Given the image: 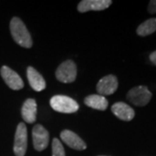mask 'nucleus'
<instances>
[{
    "instance_id": "obj_12",
    "label": "nucleus",
    "mask_w": 156,
    "mask_h": 156,
    "mask_svg": "<svg viewBox=\"0 0 156 156\" xmlns=\"http://www.w3.org/2000/svg\"><path fill=\"white\" fill-rule=\"evenodd\" d=\"M27 78L30 87L34 90L40 92L45 89L46 83L44 79L33 67L30 66L27 69Z\"/></svg>"
},
{
    "instance_id": "obj_13",
    "label": "nucleus",
    "mask_w": 156,
    "mask_h": 156,
    "mask_svg": "<svg viewBox=\"0 0 156 156\" xmlns=\"http://www.w3.org/2000/svg\"><path fill=\"white\" fill-rule=\"evenodd\" d=\"M37 102L34 99H27L22 107V117L24 122L33 123L37 119Z\"/></svg>"
},
{
    "instance_id": "obj_7",
    "label": "nucleus",
    "mask_w": 156,
    "mask_h": 156,
    "mask_svg": "<svg viewBox=\"0 0 156 156\" xmlns=\"http://www.w3.org/2000/svg\"><path fill=\"white\" fill-rule=\"evenodd\" d=\"M118 88V80L115 76L108 75L102 77L96 85V90L100 95H109L114 94Z\"/></svg>"
},
{
    "instance_id": "obj_1",
    "label": "nucleus",
    "mask_w": 156,
    "mask_h": 156,
    "mask_svg": "<svg viewBox=\"0 0 156 156\" xmlns=\"http://www.w3.org/2000/svg\"><path fill=\"white\" fill-rule=\"evenodd\" d=\"M10 29L11 36L17 44L23 48H30L32 46L30 34L20 18L13 17L11 21Z\"/></svg>"
},
{
    "instance_id": "obj_15",
    "label": "nucleus",
    "mask_w": 156,
    "mask_h": 156,
    "mask_svg": "<svg viewBox=\"0 0 156 156\" xmlns=\"http://www.w3.org/2000/svg\"><path fill=\"white\" fill-rule=\"evenodd\" d=\"M156 31V18H150L146 20L137 28L136 32L140 37H147Z\"/></svg>"
},
{
    "instance_id": "obj_2",
    "label": "nucleus",
    "mask_w": 156,
    "mask_h": 156,
    "mask_svg": "<svg viewBox=\"0 0 156 156\" xmlns=\"http://www.w3.org/2000/svg\"><path fill=\"white\" fill-rule=\"evenodd\" d=\"M51 108L55 111L64 113V114H72L79 109V105L72 98L66 95H55L50 101Z\"/></svg>"
},
{
    "instance_id": "obj_17",
    "label": "nucleus",
    "mask_w": 156,
    "mask_h": 156,
    "mask_svg": "<svg viewBox=\"0 0 156 156\" xmlns=\"http://www.w3.org/2000/svg\"><path fill=\"white\" fill-rule=\"evenodd\" d=\"M147 11L150 14H155L156 13V0H151L148 5Z\"/></svg>"
},
{
    "instance_id": "obj_16",
    "label": "nucleus",
    "mask_w": 156,
    "mask_h": 156,
    "mask_svg": "<svg viewBox=\"0 0 156 156\" xmlns=\"http://www.w3.org/2000/svg\"><path fill=\"white\" fill-rule=\"evenodd\" d=\"M52 156H65L64 148L60 140L56 138L52 140Z\"/></svg>"
},
{
    "instance_id": "obj_11",
    "label": "nucleus",
    "mask_w": 156,
    "mask_h": 156,
    "mask_svg": "<svg viewBox=\"0 0 156 156\" xmlns=\"http://www.w3.org/2000/svg\"><path fill=\"white\" fill-rule=\"evenodd\" d=\"M113 114L119 118L120 120H122L124 122H130L134 119L135 113L131 107L128 105L125 102L119 101L115 103L111 108Z\"/></svg>"
},
{
    "instance_id": "obj_5",
    "label": "nucleus",
    "mask_w": 156,
    "mask_h": 156,
    "mask_svg": "<svg viewBox=\"0 0 156 156\" xmlns=\"http://www.w3.org/2000/svg\"><path fill=\"white\" fill-rule=\"evenodd\" d=\"M28 145V135L27 128L23 122H20L17 125L13 151L16 156H24Z\"/></svg>"
},
{
    "instance_id": "obj_10",
    "label": "nucleus",
    "mask_w": 156,
    "mask_h": 156,
    "mask_svg": "<svg viewBox=\"0 0 156 156\" xmlns=\"http://www.w3.org/2000/svg\"><path fill=\"white\" fill-rule=\"evenodd\" d=\"M60 136H61L62 140L73 149L84 150L87 147V145L85 144L83 140L81 139L77 134H75L70 130H63Z\"/></svg>"
},
{
    "instance_id": "obj_18",
    "label": "nucleus",
    "mask_w": 156,
    "mask_h": 156,
    "mask_svg": "<svg viewBox=\"0 0 156 156\" xmlns=\"http://www.w3.org/2000/svg\"><path fill=\"white\" fill-rule=\"evenodd\" d=\"M149 60H150L152 63L156 65V50L151 53L150 56H149Z\"/></svg>"
},
{
    "instance_id": "obj_3",
    "label": "nucleus",
    "mask_w": 156,
    "mask_h": 156,
    "mask_svg": "<svg viewBox=\"0 0 156 156\" xmlns=\"http://www.w3.org/2000/svg\"><path fill=\"white\" fill-rule=\"evenodd\" d=\"M127 98L135 106L143 107L150 101L152 93L146 86H137L128 91Z\"/></svg>"
},
{
    "instance_id": "obj_6",
    "label": "nucleus",
    "mask_w": 156,
    "mask_h": 156,
    "mask_svg": "<svg viewBox=\"0 0 156 156\" xmlns=\"http://www.w3.org/2000/svg\"><path fill=\"white\" fill-rule=\"evenodd\" d=\"M34 148L37 151H43L49 145V132L42 125H36L32 130Z\"/></svg>"
},
{
    "instance_id": "obj_14",
    "label": "nucleus",
    "mask_w": 156,
    "mask_h": 156,
    "mask_svg": "<svg viewBox=\"0 0 156 156\" xmlns=\"http://www.w3.org/2000/svg\"><path fill=\"white\" fill-rule=\"evenodd\" d=\"M84 102L89 108L98 109V110H105L108 106V100L104 96L100 95H89L85 98Z\"/></svg>"
},
{
    "instance_id": "obj_8",
    "label": "nucleus",
    "mask_w": 156,
    "mask_h": 156,
    "mask_svg": "<svg viewBox=\"0 0 156 156\" xmlns=\"http://www.w3.org/2000/svg\"><path fill=\"white\" fill-rule=\"evenodd\" d=\"M1 76L5 82V83L14 90H19L23 88V82L22 78L19 76V75L12 70L11 68L7 66H3L1 68Z\"/></svg>"
},
{
    "instance_id": "obj_9",
    "label": "nucleus",
    "mask_w": 156,
    "mask_h": 156,
    "mask_svg": "<svg viewBox=\"0 0 156 156\" xmlns=\"http://www.w3.org/2000/svg\"><path fill=\"white\" fill-rule=\"evenodd\" d=\"M111 4V0H83L79 3L77 10L82 13L89 11H103Z\"/></svg>"
},
{
    "instance_id": "obj_4",
    "label": "nucleus",
    "mask_w": 156,
    "mask_h": 156,
    "mask_svg": "<svg viewBox=\"0 0 156 156\" xmlns=\"http://www.w3.org/2000/svg\"><path fill=\"white\" fill-rule=\"evenodd\" d=\"M76 65L72 60H67L60 64L56 71V76L58 81L63 83H73L76 77Z\"/></svg>"
}]
</instances>
